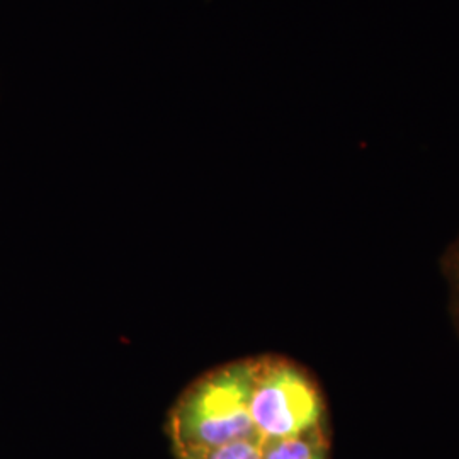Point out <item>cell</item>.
Listing matches in <instances>:
<instances>
[{"instance_id": "obj_4", "label": "cell", "mask_w": 459, "mask_h": 459, "mask_svg": "<svg viewBox=\"0 0 459 459\" xmlns=\"http://www.w3.org/2000/svg\"><path fill=\"white\" fill-rule=\"evenodd\" d=\"M456 274H458V279H459V255H458V269H456Z\"/></svg>"}, {"instance_id": "obj_1", "label": "cell", "mask_w": 459, "mask_h": 459, "mask_svg": "<svg viewBox=\"0 0 459 459\" xmlns=\"http://www.w3.org/2000/svg\"><path fill=\"white\" fill-rule=\"evenodd\" d=\"M250 415L265 441L303 436L325 426V402L303 368L282 358H252Z\"/></svg>"}, {"instance_id": "obj_3", "label": "cell", "mask_w": 459, "mask_h": 459, "mask_svg": "<svg viewBox=\"0 0 459 459\" xmlns=\"http://www.w3.org/2000/svg\"><path fill=\"white\" fill-rule=\"evenodd\" d=\"M269 441L255 430L254 434L231 441L213 449L199 451L193 455H184L176 459H263L264 447Z\"/></svg>"}, {"instance_id": "obj_2", "label": "cell", "mask_w": 459, "mask_h": 459, "mask_svg": "<svg viewBox=\"0 0 459 459\" xmlns=\"http://www.w3.org/2000/svg\"><path fill=\"white\" fill-rule=\"evenodd\" d=\"M327 426L318 427L303 436L274 439L264 447L263 459H328Z\"/></svg>"}]
</instances>
